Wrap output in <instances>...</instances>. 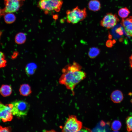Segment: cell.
Instances as JSON below:
<instances>
[{
    "label": "cell",
    "instance_id": "1",
    "mask_svg": "<svg viewBox=\"0 0 132 132\" xmlns=\"http://www.w3.org/2000/svg\"><path fill=\"white\" fill-rule=\"evenodd\" d=\"M81 66L77 62L66 66L62 70L63 73L59 82L70 90L74 95V90L76 86L86 77V74L81 70Z\"/></svg>",
    "mask_w": 132,
    "mask_h": 132
},
{
    "label": "cell",
    "instance_id": "14",
    "mask_svg": "<svg viewBox=\"0 0 132 132\" xmlns=\"http://www.w3.org/2000/svg\"><path fill=\"white\" fill-rule=\"evenodd\" d=\"M26 39V36L25 34L22 32L18 33L15 37V43L18 44H22L24 43Z\"/></svg>",
    "mask_w": 132,
    "mask_h": 132
},
{
    "label": "cell",
    "instance_id": "4",
    "mask_svg": "<svg viewBox=\"0 0 132 132\" xmlns=\"http://www.w3.org/2000/svg\"><path fill=\"white\" fill-rule=\"evenodd\" d=\"M83 127V123L74 115L69 116L63 128L62 132H76L80 131Z\"/></svg>",
    "mask_w": 132,
    "mask_h": 132
},
{
    "label": "cell",
    "instance_id": "8",
    "mask_svg": "<svg viewBox=\"0 0 132 132\" xmlns=\"http://www.w3.org/2000/svg\"><path fill=\"white\" fill-rule=\"evenodd\" d=\"M21 1L19 0H5V7L3 9L5 14L17 11L21 6Z\"/></svg>",
    "mask_w": 132,
    "mask_h": 132
},
{
    "label": "cell",
    "instance_id": "28",
    "mask_svg": "<svg viewBox=\"0 0 132 132\" xmlns=\"http://www.w3.org/2000/svg\"><path fill=\"white\" fill-rule=\"evenodd\" d=\"M19 0L20 1H24L25 0Z\"/></svg>",
    "mask_w": 132,
    "mask_h": 132
},
{
    "label": "cell",
    "instance_id": "25",
    "mask_svg": "<svg viewBox=\"0 0 132 132\" xmlns=\"http://www.w3.org/2000/svg\"><path fill=\"white\" fill-rule=\"evenodd\" d=\"M5 14L3 9H0V18L1 16L4 15Z\"/></svg>",
    "mask_w": 132,
    "mask_h": 132
},
{
    "label": "cell",
    "instance_id": "23",
    "mask_svg": "<svg viewBox=\"0 0 132 132\" xmlns=\"http://www.w3.org/2000/svg\"><path fill=\"white\" fill-rule=\"evenodd\" d=\"M122 28L119 27L115 29V32L119 35H122L123 34V31Z\"/></svg>",
    "mask_w": 132,
    "mask_h": 132
},
{
    "label": "cell",
    "instance_id": "20",
    "mask_svg": "<svg viewBox=\"0 0 132 132\" xmlns=\"http://www.w3.org/2000/svg\"><path fill=\"white\" fill-rule=\"evenodd\" d=\"M7 63L4 54L0 51V68L5 67Z\"/></svg>",
    "mask_w": 132,
    "mask_h": 132
},
{
    "label": "cell",
    "instance_id": "27",
    "mask_svg": "<svg viewBox=\"0 0 132 132\" xmlns=\"http://www.w3.org/2000/svg\"><path fill=\"white\" fill-rule=\"evenodd\" d=\"M131 102L132 103V99L131 100Z\"/></svg>",
    "mask_w": 132,
    "mask_h": 132
},
{
    "label": "cell",
    "instance_id": "22",
    "mask_svg": "<svg viewBox=\"0 0 132 132\" xmlns=\"http://www.w3.org/2000/svg\"><path fill=\"white\" fill-rule=\"evenodd\" d=\"M11 130L10 127H3L0 126V132H11Z\"/></svg>",
    "mask_w": 132,
    "mask_h": 132
},
{
    "label": "cell",
    "instance_id": "13",
    "mask_svg": "<svg viewBox=\"0 0 132 132\" xmlns=\"http://www.w3.org/2000/svg\"><path fill=\"white\" fill-rule=\"evenodd\" d=\"M12 89L9 85H3L0 88V93L3 97L10 95L12 93Z\"/></svg>",
    "mask_w": 132,
    "mask_h": 132
},
{
    "label": "cell",
    "instance_id": "9",
    "mask_svg": "<svg viewBox=\"0 0 132 132\" xmlns=\"http://www.w3.org/2000/svg\"><path fill=\"white\" fill-rule=\"evenodd\" d=\"M121 24L126 34L129 36L132 37V16L122 18Z\"/></svg>",
    "mask_w": 132,
    "mask_h": 132
},
{
    "label": "cell",
    "instance_id": "16",
    "mask_svg": "<svg viewBox=\"0 0 132 132\" xmlns=\"http://www.w3.org/2000/svg\"><path fill=\"white\" fill-rule=\"evenodd\" d=\"M37 68L36 65L33 63L28 64L25 68V71L26 74L28 75H31L34 73Z\"/></svg>",
    "mask_w": 132,
    "mask_h": 132
},
{
    "label": "cell",
    "instance_id": "12",
    "mask_svg": "<svg viewBox=\"0 0 132 132\" xmlns=\"http://www.w3.org/2000/svg\"><path fill=\"white\" fill-rule=\"evenodd\" d=\"M19 91L21 95L25 96H28L32 92L31 87L27 84H23L21 85Z\"/></svg>",
    "mask_w": 132,
    "mask_h": 132
},
{
    "label": "cell",
    "instance_id": "11",
    "mask_svg": "<svg viewBox=\"0 0 132 132\" xmlns=\"http://www.w3.org/2000/svg\"><path fill=\"white\" fill-rule=\"evenodd\" d=\"M89 9L91 11H99L101 9V4L98 0H91L88 3Z\"/></svg>",
    "mask_w": 132,
    "mask_h": 132
},
{
    "label": "cell",
    "instance_id": "3",
    "mask_svg": "<svg viewBox=\"0 0 132 132\" xmlns=\"http://www.w3.org/2000/svg\"><path fill=\"white\" fill-rule=\"evenodd\" d=\"M8 105L11 109L13 115L18 118L26 115L30 107L28 103L23 100L15 101Z\"/></svg>",
    "mask_w": 132,
    "mask_h": 132
},
{
    "label": "cell",
    "instance_id": "5",
    "mask_svg": "<svg viewBox=\"0 0 132 132\" xmlns=\"http://www.w3.org/2000/svg\"><path fill=\"white\" fill-rule=\"evenodd\" d=\"M63 3L62 0H40L38 6L45 12L52 11H59Z\"/></svg>",
    "mask_w": 132,
    "mask_h": 132
},
{
    "label": "cell",
    "instance_id": "24",
    "mask_svg": "<svg viewBox=\"0 0 132 132\" xmlns=\"http://www.w3.org/2000/svg\"><path fill=\"white\" fill-rule=\"evenodd\" d=\"M113 42L111 40H109L106 42V45L108 47H111L113 45Z\"/></svg>",
    "mask_w": 132,
    "mask_h": 132
},
{
    "label": "cell",
    "instance_id": "10",
    "mask_svg": "<svg viewBox=\"0 0 132 132\" xmlns=\"http://www.w3.org/2000/svg\"><path fill=\"white\" fill-rule=\"evenodd\" d=\"M111 100L114 103H119L121 102L123 99V95L122 92L119 90L113 91L110 95Z\"/></svg>",
    "mask_w": 132,
    "mask_h": 132
},
{
    "label": "cell",
    "instance_id": "19",
    "mask_svg": "<svg viewBox=\"0 0 132 132\" xmlns=\"http://www.w3.org/2000/svg\"><path fill=\"white\" fill-rule=\"evenodd\" d=\"M121 126V123L120 121L118 120H115L112 122L111 128L114 131H117L120 130Z\"/></svg>",
    "mask_w": 132,
    "mask_h": 132
},
{
    "label": "cell",
    "instance_id": "15",
    "mask_svg": "<svg viewBox=\"0 0 132 132\" xmlns=\"http://www.w3.org/2000/svg\"><path fill=\"white\" fill-rule=\"evenodd\" d=\"M4 18L5 22L8 24L14 22L16 19L15 15L12 13H6L4 15Z\"/></svg>",
    "mask_w": 132,
    "mask_h": 132
},
{
    "label": "cell",
    "instance_id": "2",
    "mask_svg": "<svg viewBox=\"0 0 132 132\" xmlns=\"http://www.w3.org/2000/svg\"><path fill=\"white\" fill-rule=\"evenodd\" d=\"M66 13L67 22L73 24L77 23L83 20L87 15L86 8L80 9L78 6L71 10H67Z\"/></svg>",
    "mask_w": 132,
    "mask_h": 132
},
{
    "label": "cell",
    "instance_id": "17",
    "mask_svg": "<svg viewBox=\"0 0 132 132\" xmlns=\"http://www.w3.org/2000/svg\"><path fill=\"white\" fill-rule=\"evenodd\" d=\"M100 52L99 49L96 47H92L90 48L88 52V55L89 57L92 59L96 57Z\"/></svg>",
    "mask_w": 132,
    "mask_h": 132
},
{
    "label": "cell",
    "instance_id": "6",
    "mask_svg": "<svg viewBox=\"0 0 132 132\" xmlns=\"http://www.w3.org/2000/svg\"><path fill=\"white\" fill-rule=\"evenodd\" d=\"M119 21L116 14L109 13L104 16L100 21V24L101 26L109 29L114 27Z\"/></svg>",
    "mask_w": 132,
    "mask_h": 132
},
{
    "label": "cell",
    "instance_id": "21",
    "mask_svg": "<svg viewBox=\"0 0 132 132\" xmlns=\"http://www.w3.org/2000/svg\"><path fill=\"white\" fill-rule=\"evenodd\" d=\"M126 123L127 131H132V116H128L126 118Z\"/></svg>",
    "mask_w": 132,
    "mask_h": 132
},
{
    "label": "cell",
    "instance_id": "7",
    "mask_svg": "<svg viewBox=\"0 0 132 132\" xmlns=\"http://www.w3.org/2000/svg\"><path fill=\"white\" fill-rule=\"evenodd\" d=\"M13 115L11 109L9 105H5L0 102V120L4 122L11 121Z\"/></svg>",
    "mask_w": 132,
    "mask_h": 132
},
{
    "label": "cell",
    "instance_id": "18",
    "mask_svg": "<svg viewBox=\"0 0 132 132\" xmlns=\"http://www.w3.org/2000/svg\"><path fill=\"white\" fill-rule=\"evenodd\" d=\"M130 13V11L126 7L120 9L119 10L118 12L119 16L122 18H126Z\"/></svg>",
    "mask_w": 132,
    "mask_h": 132
},
{
    "label": "cell",
    "instance_id": "26",
    "mask_svg": "<svg viewBox=\"0 0 132 132\" xmlns=\"http://www.w3.org/2000/svg\"><path fill=\"white\" fill-rule=\"evenodd\" d=\"M129 60L130 66L132 68V54L129 58Z\"/></svg>",
    "mask_w": 132,
    "mask_h": 132
}]
</instances>
